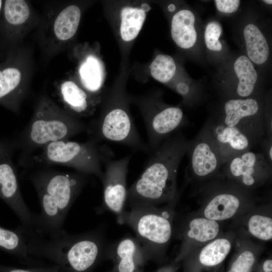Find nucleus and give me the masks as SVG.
I'll list each match as a JSON object with an SVG mask.
<instances>
[{
  "instance_id": "obj_1",
  "label": "nucleus",
  "mask_w": 272,
  "mask_h": 272,
  "mask_svg": "<svg viewBox=\"0 0 272 272\" xmlns=\"http://www.w3.org/2000/svg\"><path fill=\"white\" fill-rule=\"evenodd\" d=\"M187 144L179 130L150 153L144 171L128 189L126 199L132 207H156L174 198L177 173Z\"/></svg>"
},
{
  "instance_id": "obj_2",
  "label": "nucleus",
  "mask_w": 272,
  "mask_h": 272,
  "mask_svg": "<svg viewBox=\"0 0 272 272\" xmlns=\"http://www.w3.org/2000/svg\"><path fill=\"white\" fill-rule=\"evenodd\" d=\"M30 256L41 257L71 272H85L95 262L101 248L94 233L71 235L63 229L46 233L22 225Z\"/></svg>"
},
{
  "instance_id": "obj_3",
  "label": "nucleus",
  "mask_w": 272,
  "mask_h": 272,
  "mask_svg": "<svg viewBox=\"0 0 272 272\" xmlns=\"http://www.w3.org/2000/svg\"><path fill=\"white\" fill-rule=\"evenodd\" d=\"M87 174L41 167L28 175L38 195L41 212L35 228L46 233L62 229L66 216L87 181Z\"/></svg>"
},
{
  "instance_id": "obj_4",
  "label": "nucleus",
  "mask_w": 272,
  "mask_h": 272,
  "mask_svg": "<svg viewBox=\"0 0 272 272\" xmlns=\"http://www.w3.org/2000/svg\"><path fill=\"white\" fill-rule=\"evenodd\" d=\"M88 124L64 111L47 98L39 102L28 124L13 140L16 149L23 152V161L37 149L61 140H67L87 130Z\"/></svg>"
},
{
  "instance_id": "obj_5",
  "label": "nucleus",
  "mask_w": 272,
  "mask_h": 272,
  "mask_svg": "<svg viewBox=\"0 0 272 272\" xmlns=\"http://www.w3.org/2000/svg\"><path fill=\"white\" fill-rule=\"evenodd\" d=\"M33 156L36 164L60 165L75 169L77 172L93 175L102 179L103 159L109 151L99 144L88 140L85 142L61 140L47 144Z\"/></svg>"
},
{
  "instance_id": "obj_6",
  "label": "nucleus",
  "mask_w": 272,
  "mask_h": 272,
  "mask_svg": "<svg viewBox=\"0 0 272 272\" xmlns=\"http://www.w3.org/2000/svg\"><path fill=\"white\" fill-rule=\"evenodd\" d=\"M214 120L238 129L254 146L261 144L265 137L264 116L259 102L254 98L227 100L224 105L223 114Z\"/></svg>"
},
{
  "instance_id": "obj_7",
  "label": "nucleus",
  "mask_w": 272,
  "mask_h": 272,
  "mask_svg": "<svg viewBox=\"0 0 272 272\" xmlns=\"http://www.w3.org/2000/svg\"><path fill=\"white\" fill-rule=\"evenodd\" d=\"M156 207H134L122 216L121 221L127 223L135 231L144 250H149L168 242L172 226L166 216L159 213Z\"/></svg>"
},
{
  "instance_id": "obj_8",
  "label": "nucleus",
  "mask_w": 272,
  "mask_h": 272,
  "mask_svg": "<svg viewBox=\"0 0 272 272\" xmlns=\"http://www.w3.org/2000/svg\"><path fill=\"white\" fill-rule=\"evenodd\" d=\"M143 110L149 154L186 123L182 110L176 106L155 105Z\"/></svg>"
},
{
  "instance_id": "obj_9",
  "label": "nucleus",
  "mask_w": 272,
  "mask_h": 272,
  "mask_svg": "<svg viewBox=\"0 0 272 272\" xmlns=\"http://www.w3.org/2000/svg\"><path fill=\"white\" fill-rule=\"evenodd\" d=\"M109 151L103 159L105 171L101 181L103 185V202L113 212L121 215L127 198L126 177L131 155L118 160L111 159Z\"/></svg>"
},
{
  "instance_id": "obj_10",
  "label": "nucleus",
  "mask_w": 272,
  "mask_h": 272,
  "mask_svg": "<svg viewBox=\"0 0 272 272\" xmlns=\"http://www.w3.org/2000/svg\"><path fill=\"white\" fill-rule=\"evenodd\" d=\"M13 152L0 159V198L29 228L36 226L37 215L28 208L21 193L16 168L12 161Z\"/></svg>"
},
{
  "instance_id": "obj_11",
  "label": "nucleus",
  "mask_w": 272,
  "mask_h": 272,
  "mask_svg": "<svg viewBox=\"0 0 272 272\" xmlns=\"http://www.w3.org/2000/svg\"><path fill=\"white\" fill-rule=\"evenodd\" d=\"M186 153L188 169L196 177H210L222 166L217 146L205 125L193 139L187 141Z\"/></svg>"
},
{
  "instance_id": "obj_12",
  "label": "nucleus",
  "mask_w": 272,
  "mask_h": 272,
  "mask_svg": "<svg viewBox=\"0 0 272 272\" xmlns=\"http://www.w3.org/2000/svg\"><path fill=\"white\" fill-rule=\"evenodd\" d=\"M271 165L262 153L251 151L236 156L223 164L229 178L245 187H253L269 175Z\"/></svg>"
},
{
  "instance_id": "obj_13",
  "label": "nucleus",
  "mask_w": 272,
  "mask_h": 272,
  "mask_svg": "<svg viewBox=\"0 0 272 272\" xmlns=\"http://www.w3.org/2000/svg\"><path fill=\"white\" fill-rule=\"evenodd\" d=\"M205 125L217 146L222 165L254 146L245 134L235 127L227 126L214 119Z\"/></svg>"
},
{
  "instance_id": "obj_14",
  "label": "nucleus",
  "mask_w": 272,
  "mask_h": 272,
  "mask_svg": "<svg viewBox=\"0 0 272 272\" xmlns=\"http://www.w3.org/2000/svg\"><path fill=\"white\" fill-rule=\"evenodd\" d=\"M58 91L65 111L71 116L79 119L89 116L94 112L98 99L90 95L75 82H63Z\"/></svg>"
},
{
  "instance_id": "obj_15",
  "label": "nucleus",
  "mask_w": 272,
  "mask_h": 272,
  "mask_svg": "<svg viewBox=\"0 0 272 272\" xmlns=\"http://www.w3.org/2000/svg\"><path fill=\"white\" fill-rule=\"evenodd\" d=\"M22 74L9 63L0 65V104L16 112L22 95Z\"/></svg>"
},
{
  "instance_id": "obj_16",
  "label": "nucleus",
  "mask_w": 272,
  "mask_h": 272,
  "mask_svg": "<svg viewBox=\"0 0 272 272\" xmlns=\"http://www.w3.org/2000/svg\"><path fill=\"white\" fill-rule=\"evenodd\" d=\"M195 21L193 13L187 9L181 10L173 16L171 25V37L180 48L189 49L195 44L197 32Z\"/></svg>"
},
{
  "instance_id": "obj_17",
  "label": "nucleus",
  "mask_w": 272,
  "mask_h": 272,
  "mask_svg": "<svg viewBox=\"0 0 272 272\" xmlns=\"http://www.w3.org/2000/svg\"><path fill=\"white\" fill-rule=\"evenodd\" d=\"M240 205L239 196L230 192H220L215 195L204 210L205 218L221 221L232 217Z\"/></svg>"
},
{
  "instance_id": "obj_18",
  "label": "nucleus",
  "mask_w": 272,
  "mask_h": 272,
  "mask_svg": "<svg viewBox=\"0 0 272 272\" xmlns=\"http://www.w3.org/2000/svg\"><path fill=\"white\" fill-rule=\"evenodd\" d=\"M248 58L258 65L264 63L269 54V46L264 35L255 24L246 25L243 30Z\"/></svg>"
},
{
  "instance_id": "obj_19",
  "label": "nucleus",
  "mask_w": 272,
  "mask_h": 272,
  "mask_svg": "<svg viewBox=\"0 0 272 272\" xmlns=\"http://www.w3.org/2000/svg\"><path fill=\"white\" fill-rule=\"evenodd\" d=\"M79 73L84 90L97 98V94L104 80L103 68L100 60L95 56H88L81 64Z\"/></svg>"
},
{
  "instance_id": "obj_20",
  "label": "nucleus",
  "mask_w": 272,
  "mask_h": 272,
  "mask_svg": "<svg viewBox=\"0 0 272 272\" xmlns=\"http://www.w3.org/2000/svg\"><path fill=\"white\" fill-rule=\"evenodd\" d=\"M235 73L238 79L236 88L237 96L241 99L252 98L257 81V73L253 63L247 56H239L234 63Z\"/></svg>"
},
{
  "instance_id": "obj_21",
  "label": "nucleus",
  "mask_w": 272,
  "mask_h": 272,
  "mask_svg": "<svg viewBox=\"0 0 272 272\" xmlns=\"http://www.w3.org/2000/svg\"><path fill=\"white\" fill-rule=\"evenodd\" d=\"M80 8L70 5L63 9L57 16L53 25L55 36L60 40L66 41L76 34L81 19Z\"/></svg>"
},
{
  "instance_id": "obj_22",
  "label": "nucleus",
  "mask_w": 272,
  "mask_h": 272,
  "mask_svg": "<svg viewBox=\"0 0 272 272\" xmlns=\"http://www.w3.org/2000/svg\"><path fill=\"white\" fill-rule=\"evenodd\" d=\"M146 17L143 8L126 7L121 11L120 35L123 40L130 41L140 32Z\"/></svg>"
},
{
  "instance_id": "obj_23",
  "label": "nucleus",
  "mask_w": 272,
  "mask_h": 272,
  "mask_svg": "<svg viewBox=\"0 0 272 272\" xmlns=\"http://www.w3.org/2000/svg\"><path fill=\"white\" fill-rule=\"evenodd\" d=\"M0 249L22 258L30 256L20 226L13 230L0 226Z\"/></svg>"
},
{
  "instance_id": "obj_24",
  "label": "nucleus",
  "mask_w": 272,
  "mask_h": 272,
  "mask_svg": "<svg viewBox=\"0 0 272 272\" xmlns=\"http://www.w3.org/2000/svg\"><path fill=\"white\" fill-rule=\"evenodd\" d=\"M144 250L133 239L126 238L120 241L115 248V253L119 259V272H134L136 259Z\"/></svg>"
},
{
  "instance_id": "obj_25",
  "label": "nucleus",
  "mask_w": 272,
  "mask_h": 272,
  "mask_svg": "<svg viewBox=\"0 0 272 272\" xmlns=\"http://www.w3.org/2000/svg\"><path fill=\"white\" fill-rule=\"evenodd\" d=\"M231 248V243L228 239H217L201 250L199 254V261L206 266L218 265L225 259Z\"/></svg>"
},
{
  "instance_id": "obj_26",
  "label": "nucleus",
  "mask_w": 272,
  "mask_h": 272,
  "mask_svg": "<svg viewBox=\"0 0 272 272\" xmlns=\"http://www.w3.org/2000/svg\"><path fill=\"white\" fill-rule=\"evenodd\" d=\"M187 235L190 239L205 242L214 239L218 234L219 226L217 221L207 218H196L189 223Z\"/></svg>"
},
{
  "instance_id": "obj_27",
  "label": "nucleus",
  "mask_w": 272,
  "mask_h": 272,
  "mask_svg": "<svg viewBox=\"0 0 272 272\" xmlns=\"http://www.w3.org/2000/svg\"><path fill=\"white\" fill-rule=\"evenodd\" d=\"M5 28L20 25L28 19L30 11L23 0H7L3 7Z\"/></svg>"
},
{
  "instance_id": "obj_28",
  "label": "nucleus",
  "mask_w": 272,
  "mask_h": 272,
  "mask_svg": "<svg viewBox=\"0 0 272 272\" xmlns=\"http://www.w3.org/2000/svg\"><path fill=\"white\" fill-rule=\"evenodd\" d=\"M151 76L157 81L167 83L174 77L176 65L173 58L166 54H158L150 65Z\"/></svg>"
},
{
  "instance_id": "obj_29",
  "label": "nucleus",
  "mask_w": 272,
  "mask_h": 272,
  "mask_svg": "<svg viewBox=\"0 0 272 272\" xmlns=\"http://www.w3.org/2000/svg\"><path fill=\"white\" fill-rule=\"evenodd\" d=\"M248 228L250 233L260 240L267 241L272 238V219L269 217L253 215L248 221Z\"/></svg>"
},
{
  "instance_id": "obj_30",
  "label": "nucleus",
  "mask_w": 272,
  "mask_h": 272,
  "mask_svg": "<svg viewBox=\"0 0 272 272\" xmlns=\"http://www.w3.org/2000/svg\"><path fill=\"white\" fill-rule=\"evenodd\" d=\"M222 32V28L219 22L211 21L207 24L204 37L208 49L214 51H220L222 49V44L219 40Z\"/></svg>"
},
{
  "instance_id": "obj_31",
  "label": "nucleus",
  "mask_w": 272,
  "mask_h": 272,
  "mask_svg": "<svg viewBox=\"0 0 272 272\" xmlns=\"http://www.w3.org/2000/svg\"><path fill=\"white\" fill-rule=\"evenodd\" d=\"M254 261L253 253L249 250L244 251L236 258L228 272H250Z\"/></svg>"
},
{
  "instance_id": "obj_32",
  "label": "nucleus",
  "mask_w": 272,
  "mask_h": 272,
  "mask_svg": "<svg viewBox=\"0 0 272 272\" xmlns=\"http://www.w3.org/2000/svg\"><path fill=\"white\" fill-rule=\"evenodd\" d=\"M214 2L219 12L226 14L237 11L240 4L239 0H216Z\"/></svg>"
},
{
  "instance_id": "obj_33",
  "label": "nucleus",
  "mask_w": 272,
  "mask_h": 272,
  "mask_svg": "<svg viewBox=\"0 0 272 272\" xmlns=\"http://www.w3.org/2000/svg\"><path fill=\"white\" fill-rule=\"evenodd\" d=\"M60 267L57 265L49 267H40L29 269L6 268L0 266V272H59Z\"/></svg>"
},
{
  "instance_id": "obj_34",
  "label": "nucleus",
  "mask_w": 272,
  "mask_h": 272,
  "mask_svg": "<svg viewBox=\"0 0 272 272\" xmlns=\"http://www.w3.org/2000/svg\"><path fill=\"white\" fill-rule=\"evenodd\" d=\"M16 150L13 141H5L0 140V159Z\"/></svg>"
},
{
  "instance_id": "obj_35",
  "label": "nucleus",
  "mask_w": 272,
  "mask_h": 272,
  "mask_svg": "<svg viewBox=\"0 0 272 272\" xmlns=\"http://www.w3.org/2000/svg\"><path fill=\"white\" fill-rule=\"evenodd\" d=\"M271 140L272 139L271 138H265L261 143V145L262 144L263 147V152H262V153L268 162L271 164L272 161Z\"/></svg>"
},
{
  "instance_id": "obj_36",
  "label": "nucleus",
  "mask_w": 272,
  "mask_h": 272,
  "mask_svg": "<svg viewBox=\"0 0 272 272\" xmlns=\"http://www.w3.org/2000/svg\"><path fill=\"white\" fill-rule=\"evenodd\" d=\"M176 90L179 94L183 96L187 95L190 91L189 87L185 83H178L176 85Z\"/></svg>"
},
{
  "instance_id": "obj_37",
  "label": "nucleus",
  "mask_w": 272,
  "mask_h": 272,
  "mask_svg": "<svg viewBox=\"0 0 272 272\" xmlns=\"http://www.w3.org/2000/svg\"><path fill=\"white\" fill-rule=\"evenodd\" d=\"M263 269L265 272H271L272 270V260L268 259L266 260L263 265Z\"/></svg>"
},
{
  "instance_id": "obj_38",
  "label": "nucleus",
  "mask_w": 272,
  "mask_h": 272,
  "mask_svg": "<svg viewBox=\"0 0 272 272\" xmlns=\"http://www.w3.org/2000/svg\"><path fill=\"white\" fill-rule=\"evenodd\" d=\"M263 2L268 5H271L272 4V1L271 0H264L263 1Z\"/></svg>"
},
{
  "instance_id": "obj_39",
  "label": "nucleus",
  "mask_w": 272,
  "mask_h": 272,
  "mask_svg": "<svg viewBox=\"0 0 272 272\" xmlns=\"http://www.w3.org/2000/svg\"><path fill=\"white\" fill-rule=\"evenodd\" d=\"M3 4V1L0 0V12L2 9V7L4 6Z\"/></svg>"
}]
</instances>
